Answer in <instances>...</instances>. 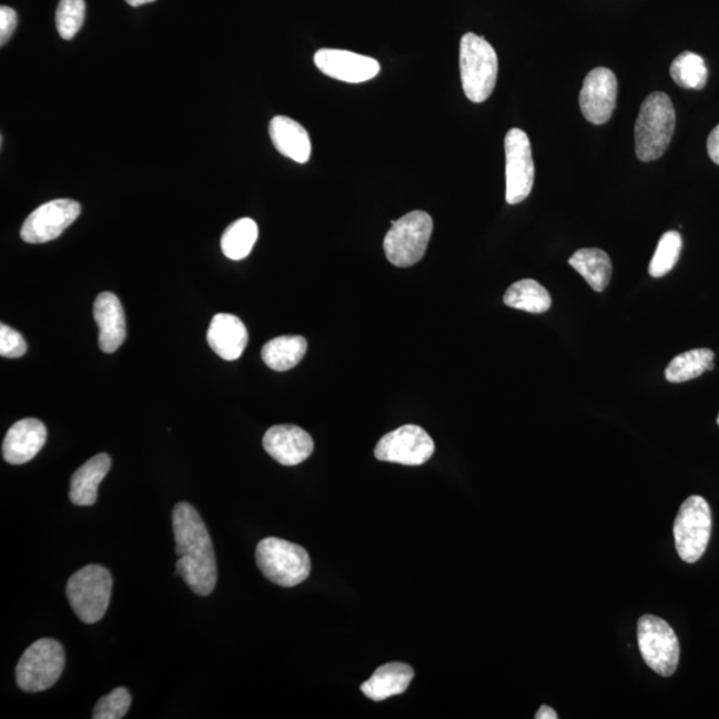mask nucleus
<instances>
[{
	"label": "nucleus",
	"instance_id": "f257e3e1",
	"mask_svg": "<svg viewBox=\"0 0 719 719\" xmlns=\"http://www.w3.org/2000/svg\"><path fill=\"white\" fill-rule=\"evenodd\" d=\"M178 575L199 596H210L217 583V566L209 529L198 510L180 503L172 513Z\"/></svg>",
	"mask_w": 719,
	"mask_h": 719
},
{
	"label": "nucleus",
	"instance_id": "f03ea898",
	"mask_svg": "<svg viewBox=\"0 0 719 719\" xmlns=\"http://www.w3.org/2000/svg\"><path fill=\"white\" fill-rule=\"evenodd\" d=\"M676 130V111L665 92H652L636 122V153L641 162H655L669 149Z\"/></svg>",
	"mask_w": 719,
	"mask_h": 719
},
{
	"label": "nucleus",
	"instance_id": "7ed1b4c3",
	"mask_svg": "<svg viewBox=\"0 0 719 719\" xmlns=\"http://www.w3.org/2000/svg\"><path fill=\"white\" fill-rule=\"evenodd\" d=\"M459 73L466 98L483 103L495 90L498 59L489 42L476 33H465L459 42Z\"/></svg>",
	"mask_w": 719,
	"mask_h": 719
},
{
	"label": "nucleus",
	"instance_id": "20e7f679",
	"mask_svg": "<svg viewBox=\"0 0 719 719\" xmlns=\"http://www.w3.org/2000/svg\"><path fill=\"white\" fill-rule=\"evenodd\" d=\"M256 563L271 583L292 588L305 581L311 558L302 546L275 537L264 538L256 548Z\"/></svg>",
	"mask_w": 719,
	"mask_h": 719
},
{
	"label": "nucleus",
	"instance_id": "39448f33",
	"mask_svg": "<svg viewBox=\"0 0 719 719\" xmlns=\"http://www.w3.org/2000/svg\"><path fill=\"white\" fill-rule=\"evenodd\" d=\"M112 576L100 565H87L67 583V598L80 621L95 624L109 609Z\"/></svg>",
	"mask_w": 719,
	"mask_h": 719
},
{
	"label": "nucleus",
	"instance_id": "423d86ee",
	"mask_svg": "<svg viewBox=\"0 0 719 719\" xmlns=\"http://www.w3.org/2000/svg\"><path fill=\"white\" fill-rule=\"evenodd\" d=\"M433 232V220L429 213L413 211L392 223L384 239L386 259L393 265H415L425 255L426 246Z\"/></svg>",
	"mask_w": 719,
	"mask_h": 719
},
{
	"label": "nucleus",
	"instance_id": "0eeeda50",
	"mask_svg": "<svg viewBox=\"0 0 719 719\" xmlns=\"http://www.w3.org/2000/svg\"><path fill=\"white\" fill-rule=\"evenodd\" d=\"M64 664L62 645L52 638L38 639L19 659L16 671L17 683L27 692L50 689L62 676Z\"/></svg>",
	"mask_w": 719,
	"mask_h": 719
},
{
	"label": "nucleus",
	"instance_id": "6e6552de",
	"mask_svg": "<svg viewBox=\"0 0 719 719\" xmlns=\"http://www.w3.org/2000/svg\"><path fill=\"white\" fill-rule=\"evenodd\" d=\"M639 651L657 675H675L679 662V642L675 630L662 618L642 616L637 625Z\"/></svg>",
	"mask_w": 719,
	"mask_h": 719
},
{
	"label": "nucleus",
	"instance_id": "1a4fd4ad",
	"mask_svg": "<svg viewBox=\"0 0 719 719\" xmlns=\"http://www.w3.org/2000/svg\"><path fill=\"white\" fill-rule=\"evenodd\" d=\"M672 530L679 557L688 564L697 563L708 548L711 535V510L706 499L699 496L686 499Z\"/></svg>",
	"mask_w": 719,
	"mask_h": 719
},
{
	"label": "nucleus",
	"instance_id": "9d476101",
	"mask_svg": "<svg viewBox=\"0 0 719 719\" xmlns=\"http://www.w3.org/2000/svg\"><path fill=\"white\" fill-rule=\"evenodd\" d=\"M506 202L512 205L524 202L535 184V163L528 135L512 129L505 136Z\"/></svg>",
	"mask_w": 719,
	"mask_h": 719
},
{
	"label": "nucleus",
	"instance_id": "9b49d317",
	"mask_svg": "<svg viewBox=\"0 0 719 719\" xmlns=\"http://www.w3.org/2000/svg\"><path fill=\"white\" fill-rule=\"evenodd\" d=\"M435 453V443L422 426L404 425L402 428L386 433L375 448L379 462L408 466L423 465Z\"/></svg>",
	"mask_w": 719,
	"mask_h": 719
},
{
	"label": "nucleus",
	"instance_id": "f8f14e48",
	"mask_svg": "<svg viewBox=\"0 0 719 719\" xmlns=\"http://www.w3.org/2000/svg\"><path fill=\"white\" fill-rule=\"evenodd\" d=\"M82 206L75 200L57 199L38 206L20 230L26 243L43 244L55 240L75 222Z\"/></svg>",
	"mask_w": 719,
	"mask_h": 719
},
{
	"label": "nucleus",
	"instance_id": "ddd939ff",
	"mask_svg": "<svg viewBox=\"0 0 719 719\" xmlns=\"http://www.w3.org/2000/svg\"><path fill=\"white\" fill-rule=\"evenodd\" d=\"M618 82L615 73L605 67L591 70L579 92V107L588 122L608 123L617 107Z\"/></svg>",
	"mask_w": 719,
	"mask_h": 719
},
{
	"label": "nucleus",
	"instance_id": "4468645a",
	"mask_svg": "<svg viewBox=\"0 0 719 719\" xmlns=\"http://www.w3.org/2000/svg\"><path fill=\"white\" fill-rule=\"evenodd\" d=\"M313 60L324 75L353 84L368 82L382 69L376 59L344 50L322 49Z\"/></svg>",
	"mask_w": 719,
	"mask_h": 719
},
{
	"label": "nucleus",
	"instance_id": "2eb2a0df",
	"mask_svg": "<svg viewBox=\"0 0 719 719\" xmlns=\"http://www.w3.org/2000/svg\"><path fill=\"white\" fill-rule=\"evenodd\" d=\"M264 449L279 464L295 466L312 455L313 439L296 425H275L266 431L263 438Z\"/></svg>",
	"mask_w": 719,
	"mask_h": 719
},
{
	"label": "nucleus",
	"instance_id": "dca6fc26",
	"mask_svg": "<svg viewBox=\"0 0 719 719\" xmlns=\"http://www.w3.org/2000/svg\"><path fill=\"white\" fill-rule=\"evenodd\" d=\"M45 439V425L40 419H20L7 432L2 448L3 457L12 465L29 463L42 450Z\"/></svg>",
	"mask_w": 719,
	"mask_h": 719
},
{
	"label": "nucleus",
	"instance_id": "f3484780",
	"mask_svg": "<svg viewBox=\"0 0 719 719\" xmlns=\"http://www.w3.org/2000/svg\"><path fill=\"white\" fill-rule=\"evenodd\" d=\"M93 317L99 326V346L105 353L119 350L126 336L122 303L110 292L100 293L93 304Z\"/></svg>",
	"mask_w": 719,
	"mask_h": 719
},
{
	"label": "nucleus",
	"instance_id": "a211bd4d",
	"mask_svg": "<svg viewBox=\"0 0 719 719\" xmlns=\"http://www.w3.org/2000/svg\"><path fill=\"white\" fill-rule=\"evenodd\" d=\"M206 340L217 356L226 362H233L243 355L249 344V331L239 317L229 313H219L212 318Z\"/></svg>",
	"mask_w": 719,
	"mask_h": 719
},
{
	"label": "nucleus",
	"instance_id": "6ab92c4d",
	"mask_svg": "<svg viewBox=\"0 0 719 719\" xmlns=\"http://www.w3.org/2000/svg\"><path fill=\"white\" fill-rule=\"evenodd\" d=\"M270 136L275 149L293 162L304 164L308 162L312 152L308 132L295 120L286 117H276L270 123Z\"/></svg>",
	"mask_w": 719,
	"mask_h": 719
},
{
	"label": "nucleus",
	"instance_id": "aec40b11",
	"mask_svg": "<svg viewBox=\"0 0 719 719\" xmlns=\"http://www.w3.org/2000/svg\"><path fill=\"white\" fill-rule=\"evenodd\" d=\"M415 670L409 665L392 662L379 666L368 681L362 685L365 697L375 702L385 701L393 696L403 695L408 689Z\"/></svg>",
	"mask_w": 719,
	"mask_h": 719
},
{
	"label": "nucleus",
	"instance_id": "412c9836",
	"mask_svg": "<svg viewBox=\"0 0 719 719\" xmlns=\"http://www.w3.org/2000/svg\"><path fill=\"white\" fill-rule=\"evenodd\" d=\"M111 468V458L105 453L93 456L73 473L70 486V499L78 506H91L97 503L98 488Z\"/></svg>",
	"mask_w": 719,
	"mask_h": 719
},
{
	"label": "nucleus",
	"instance_id": "4be33fe9",
	"mask_svg": "<svg viewBox=\"0 0 719 719\" xmlns=\"http://www.w3.org/2000/svg\"><path fill=\"white\" fill-rule=\"evenodd\" d=\"M569 264L596 292H602L611 279V262L608 253L598 249L579 250L569 259Z\"/></svg>",
	"mask_w": 719,
	"mask_h": 719
},
{
	"label": "nucleus",
	"instance_id": "5701e85b",
	"mask_svg": "<svg viewBox=\"0 0 719 719\" xmlns=\"http://www.w3.org/2000/svg\"><path fill=\"white\" fill-rule=\"evenodd\" d=\"M306 348H308V344H306V340L302 336H280L272 338L271 342L263 346V362L273 371H290L302 362Z\"/></svg>",
	"mask_w": 719,
	"mask_h": 719
},
{
	"label": "nucleus",
	"instance_id": "b1692460",
	"mask_svg": "<svg viewBox=\"0 0 719 719\" xmlns=\"http://www.w3.org/2000/svg\"><path fill=\"white\" fill-rule=\"evenodd\" d=\"M505 305L529 313H544L551 306L548 290L536 280L524 279L509 286L504 295Z\"/></svg>",
	"mask_w": 719,
	"mask_h": 719
},
{
	"label": "nucleus",
	"instance_id": "393cba45",
	"mask_svg": "<svg viewBox=\"0 0 719 719\" xmlns=\"http://www.w3.org/2000/svg\"><path fill=\"white\" fill-rule=\"evenodd\" d=\"M715 352L709 348H698L681 353L672 358L665 377L670 383H686L697 378L706 371L715 368Z\"/></svg>",
	"mask_w": 719,
	"mask_h": 719
},
{
	"label": "nucleus",
	"instance_id": "a878e982",
	"mask_svg": "<svg viewBox=\"0 0 719 719\" xmlns=\"http://www.w3.org/2000/svg\"><path fill=\"white\" fill-rule=\"evenodd\" d=\"M257 236V224L252 219H239L223 233L222 251L231 260H243L250 255Z\"/></svg>",
	"mask_w": 719,
	"mask_h": 719
},
{
	"label": "nucleus",
	"instance_id": "bb28decb",
	"mask_svg": "<svg viewBox=\"0 0 719 719\" xmlns=\"http://www.w3.org/2000/svg\"><path fill=\"white\" fill-rule=\"evenodd\" d=\"M670 75L681 89L699 91L708 82V67L702 57L685 51L672 62Z\"/></svg>",
	"mask_w": 719,
	"mask_h": 719
},
{
	"label": "nucleus",
	"instance_id": "cd10ccee",
	"mask_svg": "<svg viewBox=\"0 0 719 719\" xmlns=\"http://www.w3.org/2000/svg\"><path fill=\"white\" fill-rule=\"evenodd\" d=\"M682 250V237L677 231L664 233L659 239L655 256H652L649 273L651 277H664L675 269Z\"/></svg>",
	"mask_w": 719,
	"mask_h": 719
},
{
	"label": "nucleus",
	"instance_id": "c85d7f7f",
	"mask_svg": "<svg viewBox=\"0 0 719 719\" xmlns=\"http://www.w3.org/2000/svg\"><path fill=\"white\" fill-rule=\"evenodd\" d=\"M85 18L84 0H60L57 10L59 36L70 40L82 29Z\"/></svg>",
	"mask_w": 719,
	"mask_h": 719
},
{
	"label": "nucleus",
	"instance_id": "c756f323",
	"mask_svg": "<svg viewBox=\"0 0 719 719\" xmlns=\"http://www.w3.org/2000/svg\"><path fill=\"white\" fill-rule=\"evenodd\" d=\"M131 706L130 691L124 688L112 690L93 709V719H122Z\"/></svg>",
	"mask_w": 719,
	"mask_h": 719
},
{
	"label": "nucleus",
	"instance_id": "7c9ffc66",
	"mask_svg": "<svg viewBox=\"0 0 719 719\" xmlns=\"http://www.w3.org/2000/svg\"><path fill=\"white\" fill-rule=\"evenodd\" d=\"M27 344L22 335L9 325H0V355L9 358L22 357Z\"/></svg>",
	"mask_w": 719,
	"mask_h": 719
},
{
	"label": "nucleus",
	"instance_id": "2f4dec72",
	"mask_svg": "<svg viewBox=\"0 0 719 719\" xmlns=\"http://www.w3.org/2000/svg\"><path fill=\"white\" fill-rule=\"evenodd\" d=\"M17 12L10 7H0V44L4 45L9 42L13 31L17 29Z\"/></svg>",
	"mask_w": 719,
	"mask_h": 719
},
{
	"label": "nucleus",
	"instance_id": "473e14b6",
	"mask_svg": "<svg viewBox=\"0 0 719 719\" xmlns=\"http://www.w3.org/2000/svg\"><path fill=\"white\" fill-rule=\"evenodd\" d=\"M708 153L712 162L719 165V124L708 138Z\"/></svg>",
	"mask_w": 719,
	"mask_h": 719
},
{
	"label": "nucleus",
	"instance_id": "72a5a7b5",
	"mask_svg": "<svg viewBox=\"0 0 719 719\" xmlns=\"http://www.w3.org/2000/svg\"><path fill=\"white\" fill-rule=\"evenodd\" d=\"M536 719H557V712L549 708V706L543 705L541 708L537 711L535 716Z\"/></svg>",
	"mask_w": 719,
	"mask_h": 719
},
{
	"label": "nucleus",
	"instance_id": "f704fd0d",
	"mask_svg": "<svg viewBox=\"0 0 719 719\" xmlns=\"http://www.w3.org/2000/svg\"><path fill=\"white\" fill-rule=\"evenodd\" d=\"M125 2L129 3L132 7H139V6H143V4H146V3L155 2V0H125Z\"/></svg>",
	"mask_w": 719,
	"mask_h": 719
},
{
	"label": "nucleus",
	"instance_id": "c9c22d12",
	"mask_svg": "<svg viewBox=\"0 0 719 719\" xmlns=\"http://www.w3.org/2000/svg\"><path fill=\"white\" fill-rule=\"evenodd\" d=\"M717 423H718V425H719V415H718V418H717Z\"/></svg>",
	"mask_w": 719,
	"mask_h": 719
}]
</instances>
